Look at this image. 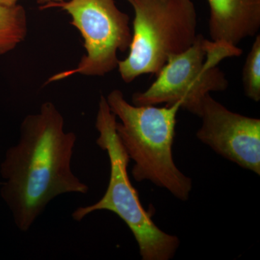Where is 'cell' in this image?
<instances>
[{
  "mask_svg": "<svg viewBox=\"0 0 260 260\" xmlns=\"http://www.w3.org/2000/svg\"><path fill=\"white\" fill-rule=\"evenodd\" d=\"M19 0H0V5H6V6H13L17 5Z\"/></svg>",
  "mask_w": 260,
  "mask_h": 260,
  "instance_id": "12",
  "label": "cell"
},
{
  "mask_svg": "<svg viewBox=\"0 0 260 260\" xmlns=\"http://www.w3.org/2000/svg\"><path fill=\"white\" fill-rule=\"evenodd\" d=\"M59 8L72 18L71 25L79 30L86 54L74 69L51 76L47 83L79 74L103 77L118 67L117 54L129 49L132 41L129 17L114 0H67L50 3L41 9Z\"/></svg>",
  "mask_w": 260,
  "mask_h": 260,
  "instance_id": "6",
  "label": "cell"
},
{
  "mask_svg": "<svg viewBox=\"0 0 260 260\" xmlns=\"http://www.w3.org/2000/svg\"><path fill=\"white\" fill-rule=\"evenodd\" d=\"M211 41L237 47L260 29V0H208Z\"/></svg>",
  "mask_w": 260,
  "mask_h": 260,
  "instance_id": "8",
  "label": "cell"
},
{
  "mask_svg": "<svg viewBox=\"0 0 260 260\" xmlns=\"http://www.w3.org/2000/svg\"><path fill=\"white\" fill-rule=\"evenodd\" d=\"M67 1V0H37V3L39 5L44 6V5L50 4V3H61V2Z\"/></svg>",
  "mask_w": 260,
  "mask_h": 260,
  "instance_id": "11",
  "label": "cell"
},
{
  "mask_svg": "<svg viewBox=\"0 0 260 260\" xmlns=\"http://www.w3.org/2000/svg\"><path fill=\"white\" fill-rule=\"evenodd\" d=\"M134 10L128 56L118 62L121 79L131 83L140 75H157L171 56L196 39L198 15L191 0H126Z\"/></svg>",
  "mask_w": 260,
  "mask_h": 260,
  "instance_id": "4",
  "label": "cell"
},
{
  "mask_svg": "<svg viewBox=\"0 0 260 260\" xmlns=\"http://www.w3.org/2000/svg\"><path fill=\"white\" fill-rule=\"evenodd\" d=\"M197 138L218 155L260 175V119L232 112L208 94Z\"/></svg>",
  "mask_w": 260,
  "mask_h": 260,
  "instance_id": "7",
  "label": "cell"
},
{
  "mask_svg": "<svg viewBox=\"0 0 260 260\" xmlns=\"http://www.w3.org/2000/svg\"><path fill=\"white\" fill-rule=\"evenodd\" d=\"M243 86L246 96L254 102L260 101V36L255 40L244 63Z\"/></svg>",
  "mask_w": 260,
  "mask_h": 260,
  "instance_id": "10",
  "label": "cell"
},
{
  "mask_svg": "<svg viewBox=\"0 0 260 260\" xmlns=\"http://www.w3.org/2000/svg\"><path fill=\"white\" fill-rule=\"evenodd\" d=\"M107 101L120 119L116 132L130 160L135 181H149L167 189L176 198L189 200L192 180L178 169L173 157L177 114L180 103L172 106H135L126 102L121 90H112Z\"/></svg>",
  "mask_w": 260,
  "mask_h": 260,
  "instance_id": "2",
  "label": "cell"
},
{
  "mask_svg": "<svg viewBox=\"0 0 260 260\" xmlns=\"http://www.w3.org/2000/svg\"><path fill=\"white\" fill-rule=\"evenodd\" d=\"M76 141L74 133L65 132L64 117L53 103L24 118L18 143L0 166L5 180L0 194L19 230L28 232L56 197L88 192L72 170Z\"/></svg>",
  "mask_w": 260,
  "mask_h": 260,
  "instance_id": "1",
  "label": "cell"
},
{
  "mask_svg": "<svg viewBox=\"0 0 260 260\" xmlns=\"http://www.w3.org/2000/svg\"><path fill=\"white\" fill-rule=\"evenodd\" d=\"M242 54V49L236 46L213 42L198 34L190 47L168 59L147 90L133 94L132 102L135 106L180 103L181 109L199 116L205 97L229 87L219 63Z\"/></svg>",
  "mask_w": 260,
  "mask_h": 260,
  "instance_id": "5",
  "label": "cell"
},
{
  "mask_svg": "<svg viewBox=\"0 0 260 260\" xmlns=\"http://www.w3.org/2000/svg\"><path fill=\"white\" fill-rule=\"evenodd\" d=\"M116 117L109 109L107 98L101 95L95 119L96 144L107 151L110 178L104 196L88 206L79 207L72 214L76 221L99 210L116 214L133 233L143 260H170L177 254L180 240L155 225L143 208L138 191L130 181L127 168L130 159L116 132Z\"/></svg>",
  "mask_w": 260,
  "mask_h": 260,
  "instance_id": "3",
  "label": "cell"
},
{
  "mask_svg": "<svg viewBox=\"0 0 260 260\" xmlns=\"http://www.w3.org/2000/svg\"><path fill=\"white\" fill-rule=\"evenodd\" d=\"M28 31L25 8L0 5V55L13 50L25 39Z\"/></svg>",
  "mask_w": 260,
  "mask_h": 260,
  "instance_id": "9",
  "label": "cell"
}]
</instances>
